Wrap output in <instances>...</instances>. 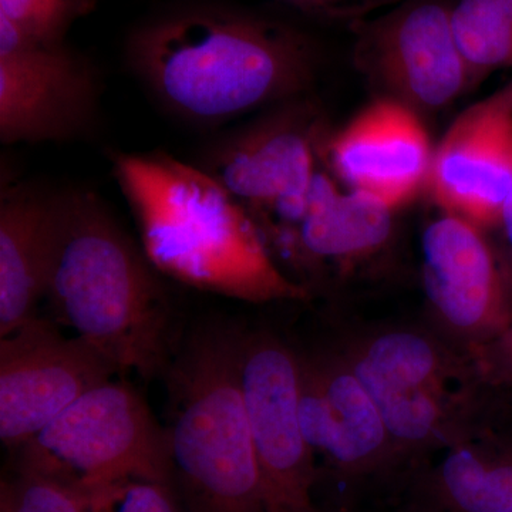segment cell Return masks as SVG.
Listing matches in <instances>:
<instances>
[{"label": "cell", "instance_id": "12", "mask_svg": "<svg viewBox=\"0 0 512 512\" xmlns=\"http://www.w3.org/2000/svg\"><path fill=\"white\" fill-rule=\"evenodd\" d=\"M426 190L446 214L497 228L512 190V82L447 128L434 147Z\"/></svg>", "mask_w": 512, "mask_h": 512}, {"label": "cell", "instance_id": "22", "mask_svg": "<svg viewBox=\"0 0 512 512\" xmlns=\"http://www.w3.org/2000/svg\"><path fill=\"white\" fill-rule=\"evenodd\" d=\"M89 512H181L173 487L157 481H119L83 495Z\"/></svg>", "mask_w": 512, "mask_h": 512}, {"label": "cell", "instance_id": "25", "mask_svg": "<svg viewBox=\"0 0 512 512\" xmlns=\"http://www.w3.org/2000/svg\"><path fill=\"white\" fill-rule=\"evenodd\" d=\"M497 228H500L501 235H503L504 251L501 252L512 271V190L504 202Z\"/></svg>", "mask_w": 512, "mask_h": 512}, {"label": "cell", "instance_id": "6", "mask_svg": "<svg viewBox=\"0 0 512 512\" xmlns=\"http://www.w3.org/2000/svg\"><path fill=\"white\" fill-rule=\"evenodd\" d=\"M318 111L308 100L269 107L262 116L218 138L202 156L210 174L247 208L274 228L301 221L316 174Z\"/></svg>", "mask_w": 512, "mask_h": 512}, {"label": "cell", "instance_id": "5", "mask_svg": "<svg viewBox=\"0 0 512 512\" xmlns=\"http://www.w3.org/2000/svg\"><path fill=\"white\" fill-rule=\"evenodd\" d=\"M16 451L19 467L82 495L134 478L173 487L167 429L133 387L113 379L84 393Z\"/></svg>", "mask_w": 512, "mask_h": 512}, {"label": "cell", "instance_id": "24", "mask_svg": "<svg viewBox=\"0 0 512 512\" xmlns=\"http://www.w3.org/2000/svg\"><path fill=\"white\" fill-rule=\"evenodd\" d=\"M483 376L512 377V323L503 333L470 353Z\"/></svg>", "mask_w": 512, "mask_h": 512}, {"label": "cell", "instance_id": "7", "mask_svg": "<svg viewBox=\"0 0 512 512\" xmlns=\"http://www.w3.org/2000/svg\"><path fill=\"white\" fill-rule=\"evenodd\" d=\"M451 5L403 0L389 12L352 23L356 69L417 114L446 109L478 82L454 40Z\"/></svg>", "mask_w": 512, "mask_h": 512}, {"label": "cell", "instance_id": "2", "mask_svg": "<svg viewBox=\"0 0 512 512\" xmlns=\"http://www.w3.org/2000/svg\"><path fill=\"white\" fill-rule=\"evenodd\" d=\"M157 272L96 194L57 192L45 298L119 372L144 379L164 376L180 339Z\"/></svg>", "mask_w": 512, "mask_h": 512}, {"label": "cell", "instance_id": "3", "mask_svg": "<svg viewBox=\"0 0 512 512\" xmlns=\"http://www.w3.org/2000/svg\"><path fill=\"white\" fill-rule=\"evenodd\" d=\"M113 173L161 274L251 302L306 301L244 205L198 165L164 151L117 153Z\"/></svg>", "mask_w": 512, "mask_h": 512}, {"label": "cell", "instance_id": "9", "mask_svg": "<svg viewBox=\"0 0 512 512\" xmlns=\"http://www.w3.org/2000/svg\"><path fill=\"white\" fill-rule=\"evenodd\" d=\"M100 79L64 42L45 43L0 16V140L66 143L99 116Z\"/></svg>", "mask_w": 512, "mask_h": 512}, {"label": "cell", "instance_id": "11", "mask_svg": "<svg viewBox=\"0 0 512 512\" xmlns=\"http://www.w3.org/2000/svg\"><path fill=\"white\" fill-rule=\"evenodd\" d=\"M485 232L443 212L421 238V279L431 315L470 353L512 323V271Z\"/></svg>", "mask_w": 512, "mask_h": 512}, {"label": "cell", "instance_id": "15", "mask_svg": "<svg viewBox=\"0 0 512 512\" xmlns=\"http://www.w3.org/2000/svg\"><path fill=\"white\" fill-rule=\"evenodd\" d=\"M340 352L376 406L470 396L468 382L480 373L474 360L421 330L366 333Z\"/></svg>", "mask_w": 512, "mask_h": 512}, {"label": "cell", "instance_id": "19", "mask_svg": "<svg viewBox=\"0 0 512 512\" xmlns=\"http://www.w3.org/2000/svg\"><path fill=\"white\" fill-rule=\"evenodd\" d=\"M450 23L458 50L478 80L512 67V22L494 0H457Z\"/></svg>", "mask_w": 512, "mask_h": 512}, {"label": "cell", "instance_id": "10", "mask_svg": "<svg viewBox=\"0 0 512 512\" xmlns=\"http://www.w3.org/2000/svg\"><path fill=\"white\" fill-rule=\"evenodd\" d=\"M120 373L92 343L30 319L0 338V439L16 451L84 393Z\"/></svg>", "mask_w": 512, "mask_h": 512}, {"label": "cell", "instance_id": "20", "mask_svg": "<svg viewBox=\"0 0 512 512\" xmlns=\"http://www.w3.org/2000/svg\"><path fill=\"white\" fill-rule=\"evenodd\" d=\"M0 512H89V507L69 485L19 467L15 477L2 483Z\"/></svg>", "mask_w": 512, "mask_h": 512}, {"label": "cell", "instance_id": "8", "mask_svg": "<svg viewBox=\"0 0 512 512\" xmlns=\"http://www.w3.org/2000/svg\"><path fill=\"white\" fill-rule=\"evenodd\" d=\"M239 372L266 512H320L315 453L299 414V355L268 330H241Z\"/></svg>", "mask_w": 512, "mask_h": 512}, {"label": "cell", "instance_id": "18", "mask_svg": "<svg viewBox=\"0 0 512 512\" xmlns=\"http://www.w3.org/2000/svg\"><path fill=\"white\" fill-rule=\"evenodd\" d=\"M424 488L444 512H512V447L470 434L447 447Z\"/></svg>", "mask_w": 512, "mask_h": 512}, {"label": "cell", "instance_id": "21", "mask_svg": "<svg viewBox=\"0 0 512 512\" xmlns=\"http://www.w3.org/2000/svg\"><path fill=\"white\" fill-rule=\"evenodd\" d=\"M92 5L93 0H0V16L39 42L59 43Z\"/></svg>", "mask_w": 512, "mask_h": 512}, {"label": "cell", "instance_id": "4", "mask_svg": "<svg viewBox=\"0 0 512 512\" xmlns=\"http://www.w3.org/2000/svg\"><path fill=\"white\" fill-rule=\"evenodd\" d=\"M241 329L198 323L164 373L173 474L191 512H266L239 372Z\"/></svg>", "mask_w": 512, "mask_h": 512}, {"label": "cell", "instance_id": "23", "mask_svg": "<svg viewBox=\"0 0 512 512\" xmlns=\"http://www.w3.org/2000/svg\"><path fill=\"white\" fill-rule=\"evenodd\" d=\"M282 2L326 19L349 20L355 23L357 20L366 19L367 15L377 9L399 5L403 0H282Z\"/></svg>", "mask_w": 512, "mask_h": 512}, {"label": "cell", "instance_id": "1", "mask_svg": "<svg viewBox=\"0 0 512 512\" xmlns=\"http://www.w3.org/2000/svg\"><path fill=\"white\" fill-rule=\"evenodd\" d=\"M127 59L158 103L200 126L299 99L318 70L301 30L214 5L148 20L131 33Z\"/></svg>", "mask_w": 512, "mask_h": 512}, {"label": "cell", "instance_id": "26", "mask_svg": "<svg viewBox=\"0 0 512 512\" xmlns=\"http://www.w3.org/2000/svg\"><path fill=\"white\" fill-rule=\"evenodd\" d=\"M512 22V0H494Z\"/></svg>", "mask_w": 512, "mask_h": 512}, {"label": "cell", "instance_id": "14", "mask_svg": "<svg viewBox=\"0 0 512 512\" xmlns=\"http://www.w3.org/2000/svg\"><path fill=\"white\" fill-rule=\"evenodd\" d=\"M333 173L396 211L427 187L434 147L420 114L377 97L326 141Z\"/></svg>", "mask_w": 512, "mask_h": 512}, {"label": "cell", "instance_id": "17", "mask_svg": "<svg viewBox=\"0 0 512 512\" xmlns=\"http://www.w3.org/2000/svg\"><path fill=\"white\" fill-rule=\"evenodd\" d=\"M57 192L33 185L3 190L0 201V338L35 318L45 298Z\"/></svg>", "mask_w": 512, "mask_h": 512}, {"label": "cell", "instance_id": "16", "mask_svg": "<svg viewBox=\"0 0 512 512\" xmlns=\"http://www.w3.org/2000/svg\"><path fill=\"white\" fill-rule=\"evenodd\" d=\"M291 234L293 251L308 265L329 264L350 271L382 254L394 237V210L365 192L342 191L316 171L305 211Z\"/></svg>", "mask_w": 512, "mask_h": 512}, {"label": "cell", "instance_id": "13", "mask_svg": "<svg viewBox=\"0 0 512 512\" xmlns=\"http://www.w3.org/2000/svg\"><path fill=\"white\" fill-rule=\"evenodd\" d=\"M299 414L306 440L335 473L362 478L397 463L375 400L340 350L299 355Z\"/></svg>", "mask_w": 512, "mask_h": 512}]
</instances>
